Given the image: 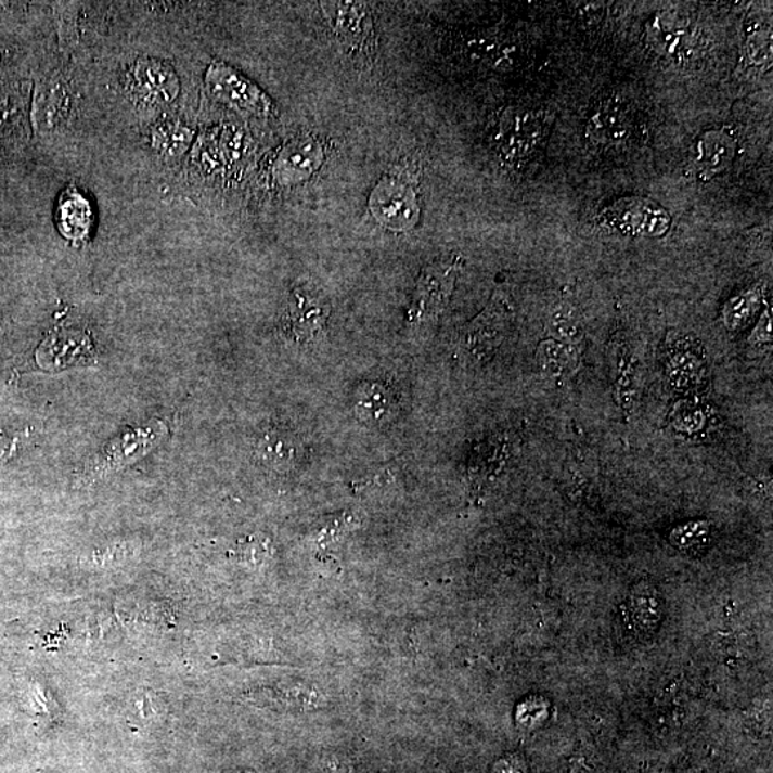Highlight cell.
<instances>
[{"instance_id": "7c38bea8", "label": "cell", "mask_w": 773, "mask_h": 773, "mask_svg": "<svg viewBox=\"0 0 773 773\" xmlns=\"http://www.w3.org/2000/svg\"><path fill=\"white\" fill-rule=\"evenodd\" d=\"M736 155V138L727 129H712L696 142L694 164L701 180H712L725 171Z\"/></svg>"}, {"instance_id": "5bb4252c", "label": "cell", "mask_w": 773, "mask_h": 773, "mask_svg": "<svg viewBox=\"0 0 773 773\" xmlns=\"http://www.w3.org/2000/svg\"><path fill=\"white\" fill-rule=\"evenodd\" d=\"M259 462L276 472H287L297 467L302 459V442L292 430L271 428L257 442Z\"/></svg>"}, {"instance_id": "ac0fdd59", "label": "cell", "mask_w": 773, "mask_h": 773, "mask_svg": "<svg viewBox=\"0 0 773 773\" xmlns=\"http://www.w3.org/2000/svg\"><path fill=\"white\" fill-rule=\"evenodd\" d=\"M536 360L543 374L552 378H562L574 374L580 365V356L570 344L544 339L539 344Z\"/></svg>"}, {"instance_id": "e0dca14e", "label": "cell", "mask_w": 773, "mask_h": 773, "mask_svg": "<svg viewBox=\"0 0 773 773\" xmlns=\"http://www.w3.org/2000/svg\"><path fill=\"white\" fill-rule=\"evenodd\" d=\"M396 410V397L383 383L361 384L356 392L355 411L361 422L379 424L387 422Z\"/></svg>"}, {"instance_id": "8992f818", "label": "cell", "mask_w": 773, "mask_h": 773, "mask_svg": "<svg viewBox=\"0 0 773 773\" xmlns=\"http://www.w3.org/2000/svg\"><path fill=\"white\" fill-rule=\"evenodd\" d=\"M370 209L382 226L391 231H409L420 217L414 188L399 177H386L370 196Z\"/></svg>"}, {"instance_id": "8fae6325", "label": "cell", "mask_w": 773, "mask_h": 773, "mask_svg": "<svg viewBox=\"0 0 773 773\" xmlns=\"http://www.w3.org/2000/svg\"><path fill=\"white\" fill-rule=\"evenodd\" d=\"M511 314L512 306L506 295L495 294L486 311L468 327L466 346L472 348L473 355L481 359L499 346Z\"/></svg>"}, {"instance_id": "d4e9b609", "label": "cell", "mask_w": 773, "mask_h": 773, "mask_svg": "<svg viewBox=\"0 0 773 773\" xmlns=\"http://www.w3.org/2000/svg\"><path fill=\"white\" fill-rule=\"evenodd\" d=\"M772 317L771 308L763 312L761 320L758 321L757 328L752 335H750L749 343L753 347V350H761V348H768L771 346V335H772Z\"/></svg>"}, {"instance_id": "30bf717a", "label": "cell", "mask_w": 773, "mask_h": 773, "mask_svg": "<svg viewBox=\"0 0 773 773\" xmlns=\"http://www.w3.org/2000/svg\"><path fill=\"white\" fill-rule=\"evenodd\" d=\"M622 616L627 630L633 637L654 636L664 616V598L650 582L634 584L623 603Z\"/></svg>"}, {"instance_id": "cb8c5ba5", "label": "cell", "mask_w": 773, "mask_h": 773, "mask_svg": "<svg viewBox=\"0 0 773 773\" xmlns=\"http://www.w3.org/2000/svg\"><path fill=\"white\" fill-rule=\"evenodd\" d=\"M55 15L57 20V28H60L61 43H74L76 39V15L73 8L68 3L56 4Z\"/></svg>"}, {"instance_id": "5b68a950", "label": "cell", "mask_w": 773, "mask_h": 773, "mask_svg": "<svg viewBox=\"0 0 773 773\" xmlns=\"http://www.w3.org/2000/svg\"><path fill=\"white\" fill-rule=\"evenodd\" d=\"M460 268H462V258L459 256L440 259L430 267L424 268L407 314L410 321L423 323L424 320H430L445 310L453 294Z\"/></svg>"}, {"instance_id": "4fadbf2b", "label": "cell", "mask_w": 773, "mask_h": 773, "mask_svg": "<svg viewBox=\"0 0 773 773\" xmlns=\"http://www.w3.org/2000/svg\"><path fill=\"white\" fill-rule=\"evenodd\" d=\"M323 155V150L315 141L293 142L276 156L274 178L281 185L297 184L320 167Z\"/></svg>"}, {"instance_id": "52a82bcc", "label": "cell", "mask_w": 773, "mask_h": 773, "mask_svg": "<svg viewBox=\"0 0 773 773\" xmlns=\"http://www.w3.org/2000/svg\"><path fill=\"white\" fill-rule=\"evenodd\" d=\"M330 317V304L315 289L294 288L283 319L285 335L301 346H311L323 337Z\"/></svg>"}, {"instance_id": "9c48e42d", "label": "cell", "mask_w": 773, "mask_h": 773, "mask_svg": "<svg viewBox=\"0 0 773 773\" xmlns=\"http://www.w3.org/2000/svg\"><path fill=\"white\" fill-rule=\"evenodd\" d=\"M70 98L68 88L57 76H48L35 85L30 104V124L39 137L51 136L68 118Z\"/></svg>"}, {"instance_id": "2e32d148", "label": "cell", "mask_w": 773, "mask_h": 773, "mask_svg": "<svg viewBox=\"0 0 773 773\" xmlns=\"http://www.w3.org/2000/svg\"><path fill=\"white\" fill-rule=\"evenodd\" d=\"M57 227L68 240H82L92 228V208L79 191L68 190L57 205Z\"/></svg>"}, {"instance_id": "9a60e30c", "label": "cell", "mask_w": 773, "mask_h": 773, "mask_svg": "<svg viewBox=\"0 0 773 773\" xmlns=\"http://www.w3.org/2000/svg\"><path fill=\"white\" fill-rule=\"evenodd\" d=\"M668 369L669 382L677 390H694L705 377L706 365L698 344L683 338L672 348Z\"/></svg>"}, {"instance_id": "7a4b0ae2", "label": "cell", "mask_w": 773, "mask_h": 773, "mask_svg": "<svg viewBox=\"0 0 773 773\" xmlns=\"http://www.w3.org/2000/svg\"><path fill=\"white\" fill-rule=\"evenodd\" d=\"M321 9L343 51L351 60L371 64L377 52V37L368 4L323 2Z\"/></svg>"}, {"instance_id": "d6986e66", "label": "cell", "mask_w": 773, "mask_h": 773, "mask_svg": "<svg viewBox=\"0 0 773 773\" xmlns=\"http://www.w3.org/2000/svg\"><path fill=\"white\" fill-rule=\"evenodd\" d=\"M194 140V132L180 120L168 119L156 125L151 132V145L159 155L178 158L184 155Z\"/></svg>"}, {"instance_id": "603a6c76", "label": "cell", "mask_w": 773, "mask_h": 773, "mask_svg": "<svg viewBox=\"0 0 773 773\" xmlns=\"http://www.w3.org/2000/svg\"><path fill=\"white\" fill-rule=\"evenodd\" d=\"M746 64L752 66L765 65L771 61L772 37L770 29H758L746 40Z\"/></svg>"}, {"instance_id": "277c9868", "label": "cell", "mask_w": 773, "mask_h": 773, "mask_svg": "<svg viewBox=\"0 0 773 773\" xmlns=\"http://www.w3.org/2000/svg\"><path fill=\"white\" fill-rule=\"evenodd\" d=\"M587 132L590 142L601 147L618 150L632 142L637 132L636 109L620 95H606L594 102L590 111Z\"/></svg>"}, {"instance_id": "ffe728a7", "label": "cell", "mask_w": 773, "mask_h": 773, "mask_svg": "<svg viewBox=\"0 0 773 773\" xmlns=\"http://www.w3.org/2000/svg\"><path fill=\"white\" fill-rule=\"evenodd\" d=\"M546 332L554 342L579 344L584 337L582 319L574 304L569 301L557 302L549 312Z\"/></svg>"}, {"instance_id": "7402d4cb", "label": "cell", "mask_w": 773, "mask_h": 773, "mask_svg": "<svg viewBox=\"0 0 773 773\" xmlns=\"http://www.w3.org/2000/svg\"><path fill=\"white\" fill-rule=\"evenodd\" d=\"M762 302L761 288H750L748 292L740 293L732 298L726 304L723 310L725 323L731 330H739L748 324L753 315L757 314L759 306Z\"/></svg>"}, {"instance_id": "44dd1931", "label": "cell", "mask_w": 773, "mask_h": 773, "mask_svg": "<svg viewBox=\"0 0 773 773\" xmlns=\"http://www.w3.org/2000/svg\"><path fill=\"white\" fill-rule=\"evenodd\" d=\"M669 539L682 553L700 556L712 543V527L708 521H690L674 527Z\"/></svg>"}, {"instance_id": "ba28073f", "label": "cell", "mask_w": 773, "mask_h": 773, "mask_svg": "<svg viewBox=\"0 0 773 773\" xmlns=\"http://www.w3.org/2000/svg\"><path fill=\"white\" fill-rule=\"evenodd\" d=\"M132 93L146 105L165 106L180 96L181 80L168 62L158 57H140L129 74Z\"/></svg>"}, {"instance_id": "6da1fadb", "label": "cell", "mask_w": 773, "mask_h": 773, "mask_svg": "<svg viewBox=\"0 0 773 773\" xmlns=\"http://www.w3.org/2000/svg\"><path fill=\"white\" fill-rule=\"evenodd\" d=\"M546 109L507 108L491 123L489 142L491 151L504 167L523 169L539 155L546 144L554 123Z\"/></svg>"}, {"instance_id": "3957f363", "label": "cell", "mask_w": 773, "mask_h": 773, "mask_svg": "<svg viewBox=\"0 0 773 773\" xmlns=\"http://www.w3.org/2000/svg\"><path fill=\"white\" fill-rule=\"evenodd\" d=\"M205 85L217 101L241 114L268 118L275 112L270 96L258 85L223 62L216 61L208 66Z\"/></svg>"}]
</instances>
